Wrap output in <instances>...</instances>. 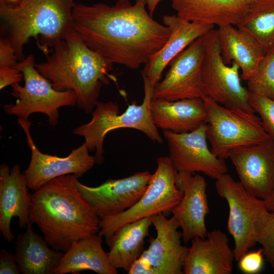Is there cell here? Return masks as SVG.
<instances>
[{
	"mask_svg": "<svg viewBox=\"0 0 274 274\" xmlns=\"http://www.w3.org/2000/svg\"><path fill=\"white\" fill-rule=\"evenodd\" d=\"M146 0H118L113 5L75 3L74 28L86 45L109 62L138 68L167 41L170 30L146 10Z\"/></svg>",
	"mask_w": 274,
	"mask_h": 274,
	"instance_id": "obj_1",
	"label": "cell"
},
{
	"mask_svg": "<svg viewBox=\"0 0 274 274\" xmlns=\"http://www.w3.org/2000/svg\"><path fill=\"white\" fill-rule=\"evenodd\" d=\"M80 177L54 178L31 195L29 218L51 248L65 252L74 242L99 231L100 218L77 186Z\"/></svg>",
	"mask_w": 274,
	"mask_h": 274,
	"instance_id": "obj_2",
	"label": "cell"
},
{
	"mask_svg": "<svg viewBox=\"0 0 274 274\" xmlns=\"http://www.w3.org/2000/svg\"><path fill=\"white\" fill-rule=\"evenodd\" d=\"M46 59L35 66L58 91L72 90L77 105L92 113L102 86L117 79L111 72L113 64L90 49L73 29L59 41Z\"/></svg>",
	"mask_w": 274,
	"mask_h": 274,
	"instance_id": "obj_3",
	"label": "cell"
},
{
	"mask_svg": "<svg viewBox=\"0 0 274 274\" xmlns=\"http://www.w3.org/2000/svg\"><path fill=\"white\" fill-rule=\"evenodd\" d=\"M75 0H21L16 6L0 4L2 27L18 61L31 38L45 55L74 28Z\"/></svg>",
	"mask_w": 274,
	"mask_h": 274,
	"instance_id": "obj_4",
	"label": "cell"
},
{
	"mask_svg": "<svg viewBox=\"0 0 274 274\" xmlns=\"http://www.w3.org/2000/svg\"><path fill=\"white\" fill-rule=\"evenodd\" d=\"M142 77L144 97L141 104L138 105L135 101L132 102L125 112L119 115V108L116 103L97 100L90 121L74 129V134L84 138V143L89 151H95V163L101 164L104 162V139L108 133L115 129H135L142 132L152 141L163 142L150 112L154 86L146 77L142 75Z\"/></svg>",
	"mask_w": 274,
	"mask_h": 274,
	"instance_id": "obj_5",
	"label": "cell"
},
{
	"mask_svg": "<svg viewBox=\"0 0 274 274\" xmlns=\"http://www.w3.org/2000/svg\"><path fill=\"white\" fill-rule=\"evenodd\" d=\"M218 194L229 207L227 228L234 243L235 260L258 243L270 214L264 200L250 193L239 181L226 173L216 179Z\"/></svg>",
	"mask_w": 274,
	"mask_h": 274,
	"instance_id": "obj_6",
	"label": "cell"
},
{
	"mask_svg": "<svg viewBox=\"0 0 274 274\" xmlns=\"http://www.w3.org/2000/svg\"><path fill=\"white\" fill-rule=\"evenodd\" d=\"M35 64L32 54L18 62L16 67L23 74L24 85L16 83L11 86V94L17 99L15 104H5L3 109L7 114L23 121L28 120L32 113H43L48 117L49 125L55 126L58 122L59 108L75 106L77 96L72 90H55L51 82L37 70Z\"/></svg>",
	"mask_w": 274,
	"mask_h": 274,
	"instance_id": "obj_7",
	"label": "cell"
},
{
	"mask_svg": "<svg viewBox=\"0 0 274 274\" xmlns=\"http://www.w3.org/2000/svg\"><path fill=\"white\" fill-rule=\"evenodd\" d=\"M202 99L206 111V136L217 157L228 158L234 150L271 139L254 113L226 108L208 96Z\"/></svg>",
	"mask_w": 274,
	"mask_h": 274,
	"instance_id": "obj_8",
	"label": "cell"
},
{
	"mask_svg": "<svg viewBox=\"0 0 274 274\" xmlns=\"http://www.w3.org/2000/svg\"><path fill=\"white\" fill-rule=\"evenodd\" d=\"M157 168L147 188L130 208L119 214L100 219L98 234L108 239L120 226L163 213L167 216L181 201L183 192L177 186L178 174L168 156L156 160Z\"/></svg>",
	"mask_w": 274,
	"mask_h": 274,
	"instance_id": "obj_9",
	"label": "cell"
},
{
	"mask_svg": "<svg viewBox=\"0 0 274 274\" xmlns=\"http://www.w3.org/2000/svg\"><path fill=\"white\" fill-rule=\"evenodd\" d=\"M202 38L201 77L206 96L226 108L255 113L249 102L250 92L241 83L238 65L232 62L229 66L223 61L216 29L209 30Z\"/></svg>",
	"mask_w": 274,
	"mask_h": 274,
	"instance_id": "obj_10",
	"label": "cell"
},
{
	"mask_svg": "<svg viewBox=\"0 0 274 274\" xmlns=\"http://www.w3.org/2000/svg\"><path fill=\"white\" fill-rule=\"evenodd\" d=\"M206 123L184 133L164 130L169 158L178 172H201L214 179L226 174L224 159L214 155L208 145Z\"/></svg>",
	"mask_w": 274,
	"mask_h": 274,
	"instance_id": "obj_11",
	"label": "cell"
},
{
	"mask_svg": "<svg viewBox=\"0 0 274 274\" xmlns=\"http://www.w3.org/2000/svg\"><path fill=\"white\" fill-rule=\"evenodd\" d=\"M204 47L202 36L191 43L169 64L163 80L154 87L153 98L175 101L204 98L201 77Z\"/></svg>",
	"mask_w": 274,
	"mask_h": 274,
	"instance_id": "obj_12",
	"label": "cell"
},
{
	"mask_svg": "<svg viewBox=\"0 0 274 274\" xmlns=\"http://www.w3.org/2000/svg\"><path fill=\"white\" fill-rule=\"evenodd\" d=\"M26 135L31 150L30 161L24 174L28 188L36 190L49 181L69 174L79 177L90 170L95 163L94 157L89 154L84 143L64 157L41 152L37 147L30 134L31 123L18 120Z\"/></svg>",
	"mask_w": 274,
	"mask_h": 274,
	"instance_id": "obj_13",
	"label": "cell"
},
{
	"mask_svg": "<svg viewBox=\"0 0 274 274\" xmlns=\"http://www.w3.org/2000/svg\"><path fill=\"white\" fill-rule=\"evenodd\" d=\"M152 174L136 173L119 179H109L100 185L77 186L82 195L100 219L122 213L132 207L146 190Z\"/></svg>",
	"mask_w": 274,
	"mask_h": 274,
	"instance_id": "obj_14",
	"label": "cell"
},
{
	"mask_svg": "<svg viewBox=\"0 0 274 274\" xmlns=\"http://www.w3.org/2000/svg\"><path fill=\"white\" fill-rule=\"evenodd\" d=\"M228 158L239 182L250 193L265 200L273 192V140L234 150Z\"/></svg>",
	"mask_w": 274,
	"mask_h": 274,
	"instance_id": "obj_15",
	"label": "cell"
},
{
	"mask_svg": "<svg viewBox=\"0 0 274 274\" xmlns=\"http://www.w3.org/2000/svg\"><path fill=\"white\" fill-rule=\"evenodd\" d=\"M156 236L150 239L149 246L141 257L150 265L154 274H183V265L189 248L181 244L179 225L172 216L163 213L150 217Z\"/></svg>",
	"mask_w": 274,
	"mask_h": 274,
	"instance_id": "obj_16",
	"label": "cell"
},
{
	"mask_svg": "<svg viewBox=\"0 0 274 274\" xmlns=\"http://www.w3.org/2000/svg\"><path fill=\"white\" fill-rule=\"evenodd\" d=\"M176 183L183 196L171 213L181 228L183 242L187 243L196 237L206 238L208 231L205 218L209 208L204 178L198 174L178 172Z\"/></svg>",
	"mask_w": 274,
	"mask_h": 274,
	"instance_id": "obj_17",
	"label": "cell"
},
{
	"mask_svg": "<svg viewBox=\"0 0 274 274\" xmlns=\"http://www.w3.org/2000/svg\"><path fill=\"white\" fill-rule=\"evenodd\" d=\"M235 260L227 235L219 229L208 231L205 238L191 240L183 265L185 274H230Z\"/></svg>",
	"mask_w": 274,
	"mask_h": 274,
	"instance_id": "obj_18",
	"label": "cell"
},
{
	"mask_svg": "<svg viewBox=\"0 0 274 274\" xmlns=\"http://www.w3.org/2000/svg\"><path fill=\"white\" fill-rule=\"evenodd\" d=\"M24 173L17 163L11 169L5 164L0 166V230L4 239L11 243L14 235L11 230L13 217L18 218L20 228H25L29 218L31 195Z\"/></svg>",
	"mask_w": 274,
	"mask_h": 274,
	"instance_id": "obj_19",
	"label": "cell"
},
{
	"mask_svg": "<svg viewBox=\"0 0 274 274\" xmlns=\"http://www.w3.org/2000/svg\"><path fill=\"white\" fill-rule=\"evenodd\" d=\"M164 25L170 30L169 38L158 52L145 64L142 75L146 77L155 86L159 81L167 65L191 43L201 37L214 26L191 22L177 15L162 17Z\"/></svg>",
	"mask_w": 274,
	"mask_h": 274,
	"instance_id": "obj_20",
	"label": "cell"
},
{
	"mask_svg": "<svg viewBox=\"0 0 274 274\" xmlns=\"http://www.w3.org/2000/svg\"><path fill=\"white\" fill-rule=\"evenodd\" d=\"M176 15L188 21L218 27L237 26L250 7L239 0H170Z\"/></svg>",
	"mask_w": 274,
	"mask_h": 274,
	"instance_id": "obj_21",
	"label": "cell"
},
{
	"mask_svg": "<svg viewBox=\"0 0 274 274\" xmlns=\"http://www.w3.org/2000/svg\"><path fill=\"white\" fill-rule=\"evenodd\" d=\"M231 24L216 29L221 56L225 63H236L241 77L248 81L256 71L266 51L250 33Z\"/></svg>",
	"mask_w": 274,
	"mask_h": 274,
	"instance_id": "obj_22",
	"label": "cell"
},
{
	"mask_svg": "<svg viewBox=\"0 0 274 274\" xmlns=\"http://www.w3.org/2000/svg\"><path fill=\"white\" fill-rule=\"evenodd\" d=\"M150 112L157 128L176 133L191 131L206 123V111L201 98L175 101L153 98Z\"/></svg>",
	"mask_w": 274,
	"mask_h": 274,
	"instance_id": "obj_23",
	"label": "cell"
},
{
	"mask_svg": "<svg viewBox=\"0 0 274 274\" xmlns=\"http://www.w3.org/2000/svg\"><path fill=\"white\" fill-rule=\"evenodd\" d=\"M84 270L98 274H117L110 264L108 253L102 247V236L89 235L73 243L63 254L54 270V274L76 273Z\"/></svg>",
	"mask_w": 274,
	"mask_h": 274,
	"instance_id": "obj_24",
	"label": "cell"
},
{
	"mask_svg": "<svg viewBox=\"0 0 274 274\" xmlns=\"http://www.w3.org/2000/svg\"><path fill=\"white\" fill-rule=\"evenodd\" d=\"M151 224L150 217L124 224L106 241L109 247V261L113 268L129 271L144 251L145 240Z\"/></svg>",
	"mask_w": 274,
	"mask_h": 274,
	"instance_id": "obj_25",
	"label": "cell"
},
{
	"mask_svg": "<svg viewBox=\"0 0 274 274\" xmlns=\"http://www.w3.org/2000/svg\"><path fill=\"white\" fill-rule=\"evenodd\" d=\"M30 221L26 231L18 234L15 256L21 273L54 274V270L63 255L61 252L50 249L44 238L32 228Z\"/></svg>",
	"mask_w": 274,
	"mask_h": 274,
	"instance_id": "obj_26",
	"label": "cell"
},
{
	"mask_svg": "<svg viewBox=\"0 0 274 274\" xmlns=\"http://www.w3.org/2000/svg\"><path fill=\"white\" fill-rule=\"evenodd\" d=\"M237 27L252 35L266 51L274 48V0L251 6Z\"/></svg>",
	"mask_w": 274,
	"mask_h": 274,
	"instance_id": "obj_27",
	"label": "cell"
},
{
	"mask_svg": "<svg viewBox=\"0 0 274 274\" xmlns=\"http://www.w3.org/2000/svg\"><path fill=\"white\" fill-rule=\"evenodd\" d=\"M247 84L250 92L274 100V48L266 52Z\"/></svg>",
	"mask_w": 274,
	"mask_h": 274,
	"instance_id": "obj_28",
	"label": "cell"
},
{
	"mask_svg": "<svg viewBox=\"0 0 274 274\" xmlns=\"http://www.w3.org/2000/svg\"><path fill=\"white\" fill-rule=\"evenodd\" d=\"M249 102L255 113L259 114L265 130L274 140V100L250 92Z\"/></svg>",
	"mask_w": 274,
	"mask_h": 274,
	"instance_id": "obj_29",
	"label": "cell"
},
{
	"mask_svg": "<svg viewBox=\"0 0 274 274\" xmlns=\"http://www.w3.org/2000/svg\"><path fill=\"white\" fill-rule=\"evenodd\" d=\"M266 260L274 267V212H270L268 221L258 239Z\"/></svg>",
	"mask_w": 274,
	"mask_h": 274,
	"instance_id": "obj_30",
	"label": "cell"
},
{
	"mask_svg": "<svg viewBox=\"0 0 274 274\" xmlns=\"http://www.w3.org/2000/svg\"><path fill=\"white\" fill-rule=\"evenodd\" d=\"M264 257L262 248L254 251H248L238 260V268L244 273H258L263 268Z\"/></svg>",
	"mask_w": 274,
	"mask_h": 274,
	"instance_id": "obj_31",
	"label": "cell"
},
{
	"mask_svg": "<svg viewBox=\"0 0 274 274\" xmlns=\"http://www.w3.org/2000/svg\"><path fill=\"white\" fill-rule=\"evenodd\" d=\"M15 51L9 41L5 37L0 39V67H15L18 63Z\"/></svg>",
	"mask_w": 274,
	"mask_h": 274,
	"instance_id": "obj_32",
	"label": "cell"
},
{
	"mask_svg": "<svg viewBox=\"0 0 274 274\" xmlns=\"http://www.w3.org/2000/svg\"><path fill=\"white\" fill-rule=\"evenodd\" d=\"M23 79V74L16 66L0 67V89L19 83Z\"/></svg>",
	"mask_w": 274,
	"mask_h": 274,
	"instance_id": "obj_33",
	"label": "cell"
},
{
	"mask_svg": "<svg viewBox=\"0 0 274 274\" xmlns=\"http://www.w3.org/2000/svg\"><path fill=\"white\" fill-rule=\"evenodd\" d=\"M20 270L15 256L5 249L0 251V273L19 274Z\"/></svg>",
	"mask_w": 274,
	"mask_h": 274,
	"instance_id": "obj_34",
	"label": "cell"
},
{
	"mask_svg": "<svg viewBox=\"0 0 274 274\" xmlns=\"http://www.w3.org/2000/svg\"><path fill=\"white\" fill-rule=\"evenodd\" d=\"M127 273L128 274H154L148 262L141 256L134 262Z\"/></svg>",
	"mask_w": 274,
	"mask_h": 274,
	"instance_id": "obj_35",
	"label": "cell"
},
{
	"mask_svg": "<svg viewBox=\"0 0 274 274\" xmlns=\"http://www.w3.org/2000/svg\"><path fill=\"white\" fill-rule=\"evenodd\" d=\"M161 1L162 0H146V5L151 16H153L156 7L158 3Z\"/></svg>",
	"mask_w": 274,
	"mask_h": 274,
	"instance_id": "obj_36",
	"label": "cell"
},
{
	"mask_svg": "<svg viewBox=\"0 0 274 274\" xmlns=\"http://www.w3.org/2000/svg\"><path fill=\"white\" fill-rule=\"evenodd\" d=\"M264 201L268 210L270 212H274V191Z\"/></svg>",
	"mask_w": 274,
	"mask_h": 274,
	"instance_id": "obj_37",
	"label": "cell"
},
{
	"mask_svg": "<svg viewBox=\"0 0 274 274\" xmlns=\"http://www.w3.org/2000/svg\"><path fill=\"white\" fill-rule=\"evenodd\" d=\"M20 1L21 0H0V4L13 6L18 4Z\"/></svg>",
	"mask_w": 274,
	"mask_h": 274,
	"instance_id": "obj_38",
	"label": "cell"
},
{
	"mask_svg": "<svg viewBox=\"0 0 274 274\" xmlns=\"http://www.w3.org/2000/svg\"><path fill=\"white\" fill-rule=\"evenodd\" d=\"M250 7L262 0H239Z\"/></svg>",
	"mask_w": 274,
	"mask_h": 274,
	"instance_id": "obj_39",
	"label": "cell"
}]
</instances>
